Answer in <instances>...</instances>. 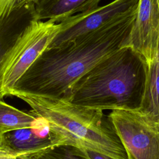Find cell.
<instances>
[{"label": "cell", "mask_w": 159, "mask_h": 159, "mask_svg": "<svg viewBox=\"0 0 159 159\" xmlns=\"http://www.w3.org/2000/svg\"><path fill=\"white\" fill-rule=\"evenodd\" d=\"M45 119L57 145H69L98 152L113 159H127L112 123L103 111L80 106L66 100L17 95Z\"/></svg>", "instance_id": "3957f363"}, {"label": "cell", "mask_w": 159, "mask_h": 159, "mask_svg": "<svg viewBox=\"0 0 159 159\" xmlns=\"http://www.w3.org/2000/svg\"><path fill=\"white\" fill-rule=\"evenodd\" d=\"M34 20L37 19L32 1L14 11L0 23V70L10 50Z\"/></svg>", "instance_id": "9c48e42d"}, {"label": "cell", "mask_w": 159, "mask_h": 159, "mask_svg": "<svg viewBox=\"0 0 159 159\" xmlns=\"http://www.w3.org/2000/svg\"><path fill=\"white\" fill-rule=\"evenodd\" d=\"M50 20H34L10 50L0 70V95L7 96L16 82L50 45L60 29Z\"/></svg>", "instance_id": "277c9868"}, {"label": "cell", "mask_w": 159, "mask_h": 159, "mask_svg": "<svg viewBox=\"0 0 159 159\" xmlns=\"http://www.w3.org/2000/svg\"><path fill=\"white\" fill-rule=\"evenodd\" d=\"M145 62V87L138 111L159 122V56Z\"/></svg>", "instance_id": "8fae6325"}, {"label": "cell", "mask_w": 159, "mask_h": 159, "mask_svg": "<svg viewBox=\"0 0 159 159\" xmlns=\"http://www.w3.org/2000/svg\"><path fill=\"white\" fill-rule=\"evenodd\" d=\"M145 81L144 59L124 47L81 77L61 99L86 107L138 110Z\"/></svg>", "instance_id": "7a4b0ae2"}, {"label": "cell", "mask_w": 159, "mask_h": 159, "mask_svg": "<svg viewBox=\"0 0 159 159\" xmlns=\"http://www.w3.org/2000/svg\"><path fill=\"white\" fill-rule=\"evenodd\" d=\"M101 0H33L36 19L58 23L65 18L93 9Z\"/></svg>", "instance_id": "30bf717a"}, {"label": "cell", "mask_w": 159, "mask_h": 159, "mask_svg": "<svg viewBox=\"0 0 159 159\" xmlns=\"http://www.w3.org/2000/svg\"><path fill=\"white\" fill-rule=\"evenodd\" d=\"M32 1L33 0H0V23L14 11Z\"/></svg>", "instance_id": "5bb4252c"}, {"label": "cell", "mask_w": 159, "mask_h": 159, "mask_svg": "<svg viewBox=\"0 0 159 159\" xmlns=\"http://www.w3.org/2000/svg\"><path fill=\"white\" fill-rule=\"evenodd\" d=\"M56 145L47 121L40 117H37L32 127L10 130L1 135L0 148L16 156L38 153Z\"/></svg>", "instance_id": "ba28073f"}, {"label": "cell", "mask_w": 159, "mask_h": 159, "mask_svg": "<svg viewBox=\"0 0 159 159\" xmlns=\"http://www.w3.org/2000/svg\"><path fill=\"white\" fill-rule=\"evenodd\" d=\"M127 159H159V122L138 110H112L108 115Z\"/></svg>", "instance_id": "5b68a950"}, {"label": "cell", "mask_w": 159, "mask_h": 159, "mask_svg": "<svg viewBox=\"0 0 159 159\" xmlns=\"http://www.w3.org/2000/svg\"><path fill=\"white\" fill-rule=\"evenodd\" d=\"M0 143H1V135H0Z\"/></svg>", "instance_id": "ac0fdd59"}, {"label": "cell", "mask_w": 159, "mask_h": 159, "mask_svg": "<svg viewBox=\"0 0 159 159\" xmlns=\"http://www.w3.org/2000/svg\"><path fill=\"white\" fill-rule=\"evenodd\" d=\"M128 47L145 61L159 56V0H139L135 19L122 48Z\"/></svg>", "instance_id": "52a82bcc"}, {"label": "cell", "mask_w": 159, "mask_h": 159, "mask_svg": "<svg viewBox=\"0 0 159 159\" xmlns=\"http://www.w3.org/2000/svg\"><path fill=\"white\" fill-rule=\"evenodd\" d=\"M36 119L32 112L19 110L0 98V135L10 130L32 127Z\"/></svg>", "instance_id": "7c38bea8"}, {"label": "cell", "mask_w": 159, "mask_h": 159, "mask_svg": "<svg viewBox=\"0 0 159 159\" xmlns=\"http://www.w3.org/2000/svg\"><path fill=\"white\" fill-rule=\"evenodd\" d=\"M139 0H114L93 9L69 16L61 22L60 29L48 47L57 46L96 30L137 6Z\"/></svg>", "instance_id": "8992f818"}, {"label": "cell", "mask_w": 159, "mask_h": 159, "mask_svg": "<svg viewBox=\"0 0 159 159\" xmlns=\"http://www.w3.org/2000/svg\"><path fill=\"white\" fill-rule=\"evenodd\" d=\"M32 159H87L75 153L71 146L56 145L32 154Z\"/></svg>", "instance_id": "4fadbf2b"}, {"label": "cell", "mask_w": 159, "mask_h": 159, "mask_svg": "<svg viewBox=\"0 0 159 159\" xmlns=\"http://www.w3.org/2000/svg\"><path fill=\"white\" fill-rule=\"evenodd\" d=\"M72 148L75 153L81 155L87 159H113L110 157H108L104 154L94 150L84 148H79L74 147H72Z\"/></svg>", "instance_id": "9a60e30c"}, {"label": "cell", "mask_w": 159, "mask_h": 159, "mask_svg": "<svg viewBox=\"0 0 159 159\" xmlns=\"http://www.w3.org/2000/svg\"><path fill=\"white\" fill-rule=\"evenodd\" d=\"M16 159H32V154H22L16 156Z\"/></svg>", "instance_id": "e0dca14e"}, {"label": "cell", "mask_w": 159, "mask_h": 159, "mask_svg": "<svg viewBox=\"0 0 159 159\" xmlns=\"http://www.w3.org/2000/svg\"><path fill=\"white\" fill-rule=\"evenodd\" d=\"M0 159H16V156L0 148Z\"/></svg>", "instance_id": "2e32d148"}, {"label": "cell", "mask_w": 159, "mask_h": 159, "mask_svg": "<svg viewBox=\"0 0 159 159\" xmlns=\"http://www.w3.org/2000/svg\"><path fill=\"white\" fill-rule=\"evenodd\" d=\"M137 9V6L71 41L47 47L16 82L7 96L63 98L85 73L122 47Z\"/></svg>", "instance_id": "6da1fadb"}]
</instances>
